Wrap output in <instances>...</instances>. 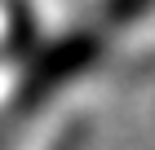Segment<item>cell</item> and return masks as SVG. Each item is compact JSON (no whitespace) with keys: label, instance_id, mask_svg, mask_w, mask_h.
Returning a JSON list of instances; mask_svg holds the SVG:
<instances>
[{"label":"cell","instance_id":"obj_1","mask_svg":"<svg viewBox=\"0 0 155 150\" xmlns=\"http://www.w3.org/2000/svg\"><path fill=\"white\" fill-rule=\"evenodd\" d=\"M93 58H97V40L93 35H67L58 44H49V53L36 58V66H31V75L22 84V102L27 106L40 102L45 93H53L58 84H67L71 75H80Z\"/></svg>","mask_w":155,"mask_h":150},{"label":"cell","instance_id":"obj_2","mask_svg":"<svg viewBox=\"0 0 155 150\" xmlns=\"http://www.w3.org/2000/svg\"><path fill=\"white\" fill-rule=\"evenodd\" d=\"M146 9H155V0H107V22L124 27V22H133V18H142Z\"/></svg>","mask_w":155,"mask_h":150}]
</instances>
